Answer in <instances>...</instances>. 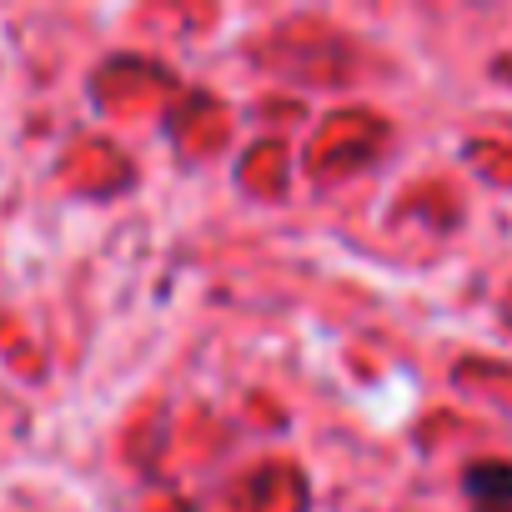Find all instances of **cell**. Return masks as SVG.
Wrapping results in <instances>:
<instances>
[{
	"label": "cell",
	"instance_id": "obj_1",
	"mask_svg": "<svg viewBox=\"0 0 512 512\" xmlns=\"http://www.w3.org/2000/svg\"><path fill=\"white\" fill-rule=\"evenodd\" d=\"M467 497L482 512H512V462H477L467 472Z\"/></svg>",
	"mask_w": 512,
	"mask_h": 512
}]
</instances>
